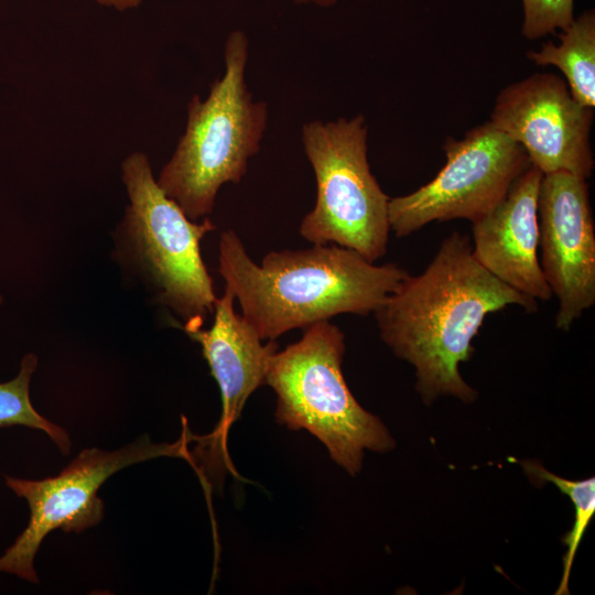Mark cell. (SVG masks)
<instances>
[{"label":"cell","instance_id":"6","mask_svg":"<svg viewBox=\"0 0 595 595\" xmlns=\"http://www.w3.org/2000/svg\"><path fill=\"white\" fill-rule=\"evenodd\" d=\"M129 196L123 229L139 266L158 300L178 315L184 332L203 327L217 296L203 261L201 241L216 226L205 217L192 220L154 178L147 154L134 152L122 162Z\"/></svg>","mask_w":595,"mask_h":595},{"label":"cell","instance_id":"5","mask_svg":"<svg viewBox=\"0 0 595 595\" xmlns=\"http://www.w3.org/2000/svg\"><path fill=\"white\" fill-rule=\"evenodd\" d=\"M302 141L316 180L314 207L299 232L312 245H337L370 262L387 253L389 201L372 175L364 116L303 126Z\"/></svg>","mask_w":595,"mask_h":595},{"label":"cell","instance_id":"2","mask_svg":"<svg viewBox=\"0 0 595 595\" xmlns=\"http://www.w3.org/2000/svg\"><path fill=\"white\" fill-rule=\"evenodd\" d=\"M218 272L262 339L342 314H374L410 274L333 244L270 251L258 264L231 229L219 238Z\"/></svg>","mask_w":595,"mask_h":595},{"label":"cell","instance_id":"8","mask_svg":"<svg viewBox=\"0 0 595 595\" xmlns=\"http://www.w3.org/2000/svg\"><path fill=\"white\" fill-rule=\"evenodd\" d=\"M159 456L190 457L186 436L174 444H154L144 435L112 452L86 448L58 475L40 480L7 476V486L28 501L30 519L0 556V572L37 583L33 564L45 537L57 529L82 532L99 523L104 516L98 497L101 485L120 469Z\"/></svg>","mask_w":595,"mask_h":595},{"label":"cell","instance_id":"3","mask_svg":"<svg viewBox=\"0 0 595 595\" xmlns=\"http://www.w3.org/2000/svg\"><path fill=\"white\" fill-rule=\"evenodd\" d=\"M248 47L245 32L229 33L225 72L205 99L190 100L185 132L156 180L192 220L212 213L220 187L239 183L260 150L268 107L248 89Z\"/></svg>","mask_w":595,"mask_h":595},{"label":"cell","instance_id":"15","mask_svg":"<svg viewBox=\"0 0 595 595\" xmlns=\"http://www.w3.org/2000/svg\"><path fill=\"white\" fill-rule=\"evenodd\" d=\"M524 468L530 475L553 483L573 502L575 520L572 530L563 540L566 545V553L563 558L562 578L555 592L556 595L569 594L567 584L574 556L584 532L595 513V478L570 480L547 470L541 465L529 462L524 464Z\"/></svg>","mask_w":595,"mask_h":595},{"label":"cell","instance_id":"12","mask_svg":"<svg viewBox=\"0 0 595 595\" xmlns=\"http://www.w3.org/2000/svg\"><path fill=\"white\" fill-rule=\"evenodd\" d=\"M235 295L225 285L217 298L214 321L209 328L184 332L197 342L221 397V416L217 428L204 436L202 443L212 452H226L230 425L239 418L248 398L262 385L271 357L278 350L275 339L263 344L257 331L235 311Z\"/></svg>","mask_w":595,"mask_h":595},{"label":"cell","instance_id":"18","mask_svg":"<svg viewBox=\"0 0 595 595\" xmlns=\"http://www.w3.org/2000/svg\"><path fill=\"white\" fill-rule=\"evenodd\" d=\"M294 1L299 3H312L316 6L326 7V6L334 4L337 0H294Z\"/></svg>","mask_w":595,"mask_h":595},{"label":"cell","instance_id":"1","mask_svg":"<svg viewBox=\"0 0 595 595\" xmlns=\"http://www.w3.org/2000/svg\"><path fill=\"white\" fill-rule=\"evenodd\" d=\"M510 305L529 313L538 306L486 270L469 237L453 231L424 271L409 274L372 315L383 343L414 367L425 402L440 396L469 402L477 392L463 379L459 364L473 355L472 342L487 315Z\"/></svg>","mask_w":595,"mask_h":595},{"label":"cell","instance_id":"13","mask_svg":"<svg viewBox=\"0 0 595 595\" xmlns=\"http://www.w3.org/2000/svg\"><path fill=\"white\" fill-rule=\"evenodd\" d=\"M560 43L547 42L540 51H530L528 60L553 65L566 78L573 98L583 106H595V14L586 11L559 35Z\"/></svg>","mask_w":595,"mask_h":595},{"label":"cell","instance_id":"11","mask_svg":"<svg viewBox=\"0 0 595 595\" xmlns=\"http://www.w3.org/2000/svg\"><path fill=\"white\" fill-rule=\"evenodd\" d=\"M542 176L530 165L489 214L472 223L476 260L501 282L536 301L552 296L538 257Z\"/></svg>","mask_w":595,"mask_h":595},{"label":"cell","instance_id":"17","mask_svg":"<svg viewBox=\"0 0 595 595\" xmlns=\"http://www.w3.org/2000/svg\"><path fill=\"white\" fill-rule=\"evenodd\" d=\"M100 6L126 11L139 7L143 0H96Z\"/></svg>","mask_w":595,"mask_h":595},{"label":"cell","instance_id":"14","mask_svg":"<svg viewBox=\"0 0 595 595\" xmlns=\"http://www.w3.org/2000/svg\"><path fill=\"white\" fill-rule=\"evenodd\" d=\"M37 367V357L26 354L15 378L0 383V428L23 425L46 433L63 454H68L71 440L65 430L42 416L30 400V382Z\"/></svg>","mask_w":595,"mask_h":595},{"label":"cell","instance_id":"16","mask_svg":"<svg viewBox=\"0 0 595 595\" xmlns=\"http://www.w3.org/2000/svg\"><path fill=\"white\" fill-rule=\"evenodd\" d=\"M522 34L534 40L555 30H565L574 20V0H522Z\"/></svg>","mask_w":595,"mask_h":595},{"label":"cell","instance_id":"19","mask_svg":"<svg viewBox=\"0 0 595 595\" xmlns=\"http://www.w3.org/2000/svg\"><path fill=\"white\" fill-rule=\"evenodd\" d=\"M1 302H2V296H1V294H0V304H1Z\"/></svg>","mask_w":595,"mask_h":595},{"label":"cell","instance_id":"10","mask_svg":"<svg viewBox=\"0 0 595 595\" xmlns=\"http://www.w3.org/2000/svg\"><path fill=\"white\" fill-rule=\"evenodd\" d=\"M538 214L540 267L559 300L555 326L570 331L595 304V226L586 178L544 174Z\"/></svg>","mask_w":595,"mask_h":595},{"label":"cell","instance_id":"7","mask_svg":"<svg viewBox=\"0 0 595 595\" xmlns=\"http://www.w3.org/2000/svg\"><path fill=\"white\" fill-rule=\"evenodd\" d=\"M446 162L414 192L390 198V230L407 237L432 221H477L507 195L531 165L521 145L490 121L470 129L463 139L447 138Z\"/></svg>","mask_w":595,"mask_h":595},{"label":"cell","instance_id":"9","mask_svg":"<svg viewBox=\"0 0 595 595\" xmlns=\"http://www.w3.org/2000/svg\"><path fill=\"white\" fill-rule=\"evenodd\" d=\"M593 118V108L577 102L566 82L538 73L505 87L489 121L521 145L543 175L566 172L587 178L594 169Z\"/></svg>","mask_w":595,"mask_h":595},{"label":"cell","instance_id":"4","mask_svg":"<svg viewBox=\"0 0 595 595\" xmlns=\"http://www.w3.org/2000/svg\"><path fill=\"white\" fill-rule=\"evenodd\" d=\"M303 331L301 339L277 350L269 363L266 385L277 394L275 419L292 431L310 432L354 476L365 450L387 452L394 441L345 381V335L339 327L323 321Z\"/></svg>","mask_w":595,"mask_h":595}]
</instances>
